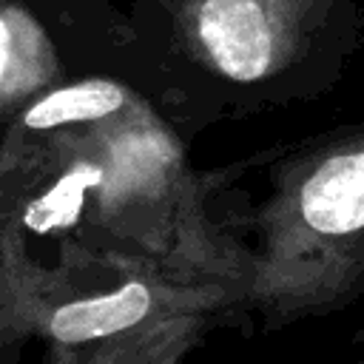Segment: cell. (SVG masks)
Returning a JSON list of instances; mask_svg holds the SVG:
<instances>
[{"label": "cell", "mask_w": 364, "mask_h": 364, "mask_svg": "<svg viewBox=\"0 0 364 364\" xmlns=\"http://www.w3.org/2000/svg\"><path fill=\"white\" fill-rule=\"evenodd\" d=\"M68 80L46 23L20 0L0 6V117L9 122L23 105Z\"/></svg>", "instance_id": "5b68a950"}, {"label": "cell", "mask_w": 364, "mask_h": 364, "mask_svg": "<svg viewBox=\"0 0 364 364\" xmlns=\"http://www.w3.org/2000/svg\"><path fill=\"white\" fill-rule=\"evenodd\" d=\"M213 318L188 313L80 344H46L43 364H185Z\"/></svg>", "instance_id": "8992f818"}, {"label": "cell", "mask_w": 364, "mask_h": 364, "mask_svg": "<svg viewBox=\"0 0 364 364\" xmlns=\"http://www.w3.org/2000/svg\"><path fill=\"white\" fill-rule=\"evenodd\" d=\"M353 364H364V353H361V355H358V358H355Z\"/></svg>", "instance_id": "52a82bcc"}, {"label": "cell", "mask_w": 364, "mask_h": 364, "mask_svg": "<svg viewBox=\"0 0 364 364\" xmlns=\"http://www.w3.org/2000/svg\"><path fill=\"white\" fill-rule=\"evenodd\" d=\"M142 102L145 94L134 91L122 80L97 74L65 80L63 85L23 105L9 122H3L0 162L23 159L65 131L128 114Z\"/></svg>", "instance_id": "277c9868"}, {"label": "cell", "mask_w": 364, "mask_h": 364, "mask_svg": "<svg viewBox=\"0 0 364 364\" xmlns=\"http://www.w3.org/2000/svg\"><path fill=\"white\" fill-rule=\"evenodd\" d=\"M250 222L242 307L267 330L364 299V122L282 154Z\"/></svg>", "instance_id": "7a4b0ae2"}, {"label": "cell", "mask_w": 364, "mask_h": 364, "mask_svg": "<svg viewBox=\"0 0 364 364\" xmlns=\"http://www.w3.org/2000/svg\"><path fill=\"white\" fill-rule=\"evenodd\" d=\"M228 307H242V293L228 284L182 276L154 259L105 250L91 256L26 316L0 364H17L28 338L80 344L173 316H219Z\"/></svg>", "instance_id": "3957f363"}, {"label": "cell", "mask_w": 364, "mask_h": 364, "mask_svg": "<svg viewBox=\"0 0 364 364\" xmlns=\"http://www.w3.org/2000/svg\"><path fill=\"white\" fill-rule=\"evenodd\" d=\"M355 0H139L134 40L173 119L193 128L324 97L361 46Z\"/></svg>", "instance_id": "6da1fadb"}]
</instances>
